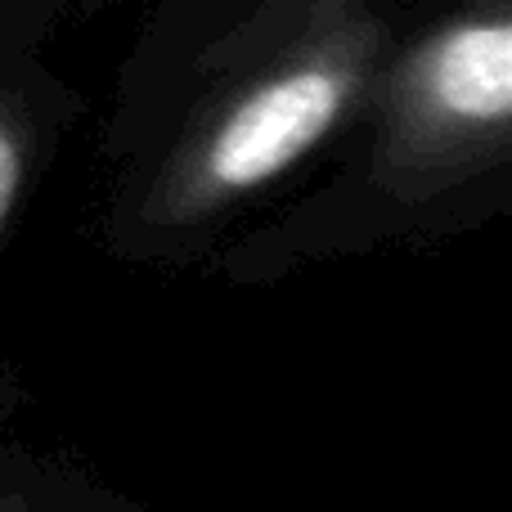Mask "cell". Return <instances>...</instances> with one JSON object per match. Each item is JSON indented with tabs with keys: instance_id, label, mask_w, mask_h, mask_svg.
I'll use <instances>...</instances> for the list:
<instances>
[{
	"instance_id": "3957f363",
	"label": "cell",
	"mask_w": 512,
	"mask_h": 512,
	"mask_svg": "<svg viewBox=\"0 0 512 512\" xmlns=\"http://www.w3.org/2000/svg\"><path fill=\"white\" fill-rule=\"evenodd\" d=\"M0 512H126L95 481L72 477L18 445H0Z\"/></svg>"
},
{
	"instance_id": "277c9868",
	"label": "cell",
	"mask_w": 512,
	"mask_h": 512,
	"mask_svg": "<svg viewBox=\"0 0 512 512\" xmlns=\"http://www.w3.org/2000/svg\"><path fill=\"white\" fill-rule=\"evenodd\" d=\"M27 158H32V135H27L23 117L0 99V230H5L9 212H14L18 194L27 180Z\"/></svg>"
},
{
	"instance_id": "6da1fadb",
	"label": "cell",
	"mask_w": 512,
	"mask_h": 512,
	"mask_svg": "<svg viewBox=\"0 0 512 512\" xmlns=\"http://www.w3.org/2000/svg\"><path fill=\"white\" fill-rule=\"evenodd\" d=\"M382 59L387 23L378 0H310L292 36L203 99L153 158L113 216L117 252L167 261L221 230L351 117Z\"/></svg>"
},
{
	"instance_id": "7a4b0ae2",
	"label": "cell",
	"mask_w": 512,
	"mask_h": 512,
	"mask_svg": "<svg viewBox=\"0 0 512 512\" xmlns=\"http://www.w3.org/2000/svg\"><path fill=\"white\" fill-rule=\"evenodd\" d=\"M369 194L400 225L512 153V9L481 0L378 72Z\"/></svg>"
}]
</instances>
